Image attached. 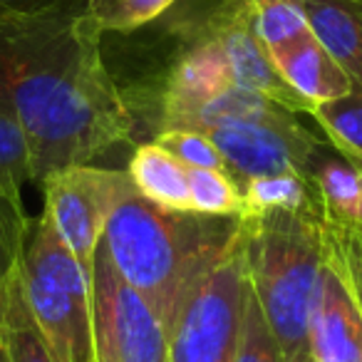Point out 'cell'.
<instances>
[{
	"mask_svg": "<svg viewBox=\"0 0 362 362\" xmlns=\"http://www.w3.org/2000/svg\"><path fill=\"white\" fill-rule=\"evenodd\" d=\"M102 35L85 0L0 8V105L28 136L33 181L90 164L134 132L124 90L102 55Z\"/></svg>",
	"mask_w": 362,
	"mask_h": 362,
	"instance_id": "1",
	"label": "cell"
},
{
	"mask_svg": "<svg viewBox=\"0 0 362 362\" xmlns=\"http://www.w3.org/2000/svg\"><path fill=\"white\" fill-rule=\"evenodd\" d=\"M238 233L241 216L166 209L136 192L107 218L100 246L171 335L187 298L226 256Z\"/></svg>",
	"mask_w": 362,
	"mask_h": 362,
	"instance_id": "2",
	"label": "cell"
},
{
	"mask_svg": "<svg viewBox=\"0 0 362 362\" xmlns=\"http://www.w3.org/2000/svg\"><path fill=\"white\" fill-rule=\"evenodd\" d=\"M320 206L241 216L248 281L283 357L308 347V322L325 268Z\"/></svg>",
	"mask_w": 362,
	"mask_h": 362,
	"instance_id": "3",
	"label": "cell"
},
{
	"mask_svg": "<svg viewBox=\"0 0 362 362\" xmlns=\"http://www.w3.org/2000/svg\"><path fill=\"white\" fill-rule=\"evenodd\" d=\"M23 291L55 362H95L92 268L65 246L50 218H30L23 246Z\"/></svg>",
	"mask_w": 362,
	"mask_h": 362,
	"instance_id": "4",
	"label": "cell"
},
{
	"mask_svg": "<svg viewBox=\"0 0 362 362\" xmlns=\"http://www.w3.org/2000/svg\"><path fill=\"white\" fill-rule=\"evenodd\" d=\"M251 281L243 223L226 256L192 291L169 335V362H233Z\"/></svg>",
	"mask_w": 362,
	"mask_h": 362,
	"instance_id": "5",
	"label": "cell"
},
{
	"mask_svg": "<svg viewBox=\"0 0 362 362\" xmlns=\"http://www.w3.org/2000/svg\"><path fill=\"white\" fill-rule=\"evenodd\" d=\"M92 342L95 362H169L164 322L102 246L92 258Z\"/></svg>",
	"mask_w": 362,
	"mask_h": 362,
	"instance_id": "6",
	"label": "cell"
},
{
	"mask_svg": "<svg viewBox=\"0 0 362 362\" xmlns=\"http://www.w3.org/2000/svg\"><path fill=\"white\" fill-rule=\"evenodd\" d=\"M45 192V216L65 246L92 268L107 218L132 194L129 171L75 164L57 169L40 181Z\"/></svg>",
	"mask_w": 362,
	"mask_h": 362,
	"instance_id": "7",
	"label": "cell"
},
{
	"mask_svg": "<svg viewBox=\"0 0 362 362\" xmlns=\"http://www.w3.org/2000/svg\"><path fill=\"white\" fill-rule=\"evenodd\" d=\"M197 132L214 141L226 161V174L238 189L258 176L305 174L308 159L322 141L305 129L291 110L253 119L218 122Z\"/></svg>",
	"mask_w": 362,
	"mask_h": 362,
	"instance_id": "8",
	"label": "cell"
},
{
	"mask_svg": "<svg viewBox=\"0 0 362 362\" xmlns=\"http://www.w3.org/2000/svg\"><path fill=\"white\" fill-rule=\"evenodd\" d=\"M194 33L214 47L238 85L268 97L296 115L313 112V107L283 80L278 67L273 65L271 52L256 30L251 0H221L194 28Z\"/></svg>",
	"mask_w": 362,
	"mask_h": 362,
	"instance_id": "9",
	"label": "cell"
},
{
	"mask_svg": "<svg viewBox=\"0 0 362 362\" xmlns=\"http://www.w3.org/2000/svg\"><path fill=\"white\" fill-rule=\"evenodd\" d=\"M313 362H362V310L325 263L308 322Z\"/></svg>",
	"mask_w": 362,
	"mask_h": 362,
	"instance_id": "10",
	"label": "cell"
},
{
	"mask_svg": "<svg viewBox=\"0 0 362 362\" xmlns=\"http://www.w3.org/2000/svg\"><path fill=\"white\" fill-rule=\"evenodd\" d=\"M271 57L283 80L310 107L345 97L347 92L355 90L345 67L327 52V47L313 35V30L278 47L276 52H271Z\"/></svg>",
	"mask_w": 362,
	"mask_h": 362,
	"instance_id": "11",
	"label": "cell"
},
{
	"mask_svg": "<svg viewBox=\"0 0 362 362\" xmlns=\"http://www.w3.org/2000/svg\"><path fill=\"white\" fill-rule=\"evenodd\" d=\"M313 35L362 90V0H296Z\"/></svg>",
	"mask_w": 362,
	"mask_h": 362,
	"instance_id": "12",
	"label": "cell"
},
{
	"mask_svg": "<svg viewBox=\"0 0 362 362\" xmlns=\"http://www.w3.org/2000/svg\"><path fill=\"white\" fill-rule=\"evenodd\" d=\"M305 176L310 181L322 216L342 221H362V171L322 139L308 159Z\"/></svg>",
	"mask_w": 362,
	"mask_h": 362,
	"instance_id": "13",
	"label": "cell"
},
{
	"mask_svg": "<svg viewBox=\"0 0 362 362\" xmlns=\"http://www.w3.org/2000/svg\"><path fill=\"white\" fill-rule=\"evenodd\" d=\"M127 171L134 181L136 192L144 199L166 209L192 211L189 166L161 149L156 141H141L132 154Z\"/></svg>",
	"mask_w": 362,
	"mask_h": 362,
	"instance_id": "14",
	"label": "cell"
},
{
	"mask_svg": "<svg viewBox=\"0 0 362 362\" xmlns=\"http://www.w3.org/2000/svg\"><path fill=\"white\" fill-rule=\"evenodd\" d=\"M0 340L6 345L11 362H55L50 345H47L45 335L40 332L30 313V305H28L25 291H23V268L13 278L11 291H8Z\"/></svg>",
	"mask_w": 362,
	"mask_h": 362,
	"instance_id": "15",
	"label": "cell"
},
{
	"mask_svg": "<svg viewBox=\"0 0 362 362\" xmlns=\"http://www.w3.org/2000/svg\"><path fill=\"white\" fill-rule=\"evenodd\" d=\"M325 263L345 283L362 310V221L322 216L320 221Z\"/></svg>",
	"mask_w": 362,
	"mask_h": 362,
	"instance_id": "16",
	"label": "cell"
},
{
	"mask_svg": "<svg viewBox=\"0 0 362 362\" xmlns=\"http://www.w3.org/2000/svg\"><path fill=\"white\" fill-rule=\"evenodd\" d=\"M310 117L345 159L362 166V90H352L345 97L315 105Z\"/></svg>",
	"mask_w": 362,
	"mask_h": 362,
	"instance_id": "17",
	"label": "cell"
},
{
	"mask_svg": "<svg viewBox=\"0 0 362 362\" xmlns=\"http://www.w3.org/2000/svg\"><path fill=\"white\" fill-rule=\"evenodd\" d=\"M241 216L273 211V209H308L317 206L310 181L305 174L258 176L241 187Z\"/></svg>",
	"mask_w": 362,
	"mask_h": 362,
	"instance_id": "18",
	"label": "cell"
},
{
	"mask_svg": "<svg viewBox=\"0 0 362 362\" xmlns=\"http://www.w3.org/2000/svg\"><path fill=\"white\" fill-rule=\"evenodd\" d=\"M33 179L30 144L21 122L0 105V197L23 202V184Z\"/></svg>",
	"mask_w": 362,
	"mask_h": 362,
	"instance_id": "19",
	"label": "cell"
},
{
	"mask_svg": "<svg viewBox=\"0 0 362 362\" xmlns=\"http://www.w3.org/2000/svg\"><path fill=\"white\" fill-rule=\"evenodd\" d=\"M30 226L23 202L0 197V335H3V310H6L8 291L23 263V246Z\"/></svg>",
	"mask_w": 362,
	"mask_h": 362,
	"instance_id": "20",
	"label": "cell"
},
{
	"mask_svg": "<svg viewBox=\"0 0 362 362\" xmlns=\"http://www.w3.org/2000/svg\"><path fill=\"white\" fill-rule=\"evenodd\" d=\"M189 197L192 211L209 216H241V189L221 169L189 166Z\"/></svg>",
	"mask_w": 362,
	"mask_h": 362,
	"instance_id": "21",
	"label": "cell"
},
{
	"mask_svg": "<svg viewBox=\"0 0 362 362\" xmlns=\"http://www.w3.org/2000/svg\"><path fill=\"white\" fill-rule=\"evenodd\" d=\"M176 0H85L102 33H132L161 18Z\"/></svg>",
	"mask_w": 362,
	"mask_h": 362,
	"instance_id": "22",
	"label": "cell"
},
{
	"mask_svg": "<svg viewBox=\"0 0 362 362\" xmlns=\"http://www.w3.org/2000/svg\"><path fill=\"white\" fill-rule=\"evenodd\" d=\"M251 3L256 30L266 42L268 52H276L278 47L310 33L305 13L296 0H251Z\"/></svg>",
	"mask_w": 362,
	"mask_h": 362,
	"instance_id": "23",
	"label": "cell"
},
{
	"mask_svg": "<svg viewBox=\"0 0 362 362\" xmlns=\"http://www.w3.org/2000/svg\"><path fill=\"white\" fill-rule=\"evenodd\" d=\"M233 362H286L281 345H278L276 335H273L271 325H268L266 315H263V308L258 303L253 288L248 293L241 337H238V350Z\"/></svg>",
	"mask_w": 362,
	"mask_h": 362,
	"instance_id": "24",
	"label": "cell"
},
{
	"mask_svg": "<svg viewBox=\"0 0 362 362\" xmlns=\"http://www.w3.org/2000/svg\"><path fill=\"white\" fill-rule=\"evenodd\" d=\"M156 144L161 149H166L169 154H174L179 161H184L187 166H204V169H221L226 171V161L218 154V149L214 146V141L209 136L199 134V132L189 129H169L154 134Z\"/></svg>",
	"mask_w": 362,
	"mask_h": 362,
	"instance_id": "25",
	"label": "cell"
},
{
	"mask_svg": "<svg viewBox=\"0 0 362 362\" xmlns=\"http://www.w3.org/2000/svg\"><path fill=\"white\" fill-rule=\"evenodd\" d=\"M60 0H0L3 8H11V11H37V8L55 6Z\"/></svg>",
	"mask_w": 362,
	"mask_h": 362,
	"instance_id": "26",
	"label": "cell"
},
{
	"mask_svg": "<svg viewBox=\"0 0 362 362\" xmlns=\"http://www.w3.org/2000/svg\"><path fill=\"white\" fill-rule=\"evenodd\" d=\"M288 362H313V357H310V350H308V347H305V350H300V352H298L296 357H293V360H288Z\"/></svg>",
	"mask_w": 362,
	"mask_h": 362,
	"instance_id": "27",
	"label": "cell"
},
{
	"mask_svg": "<svg viewBox=\"0 0 362 362\" xmlns=\"http://www.w3.org/2000/svg\"><path fill=\"white\" fill-rule=\"evenodd\" d=\"M0 362H11L8 360V350H6V345H3V340H0Z\"/></svg>",
	"mask_w": 362,
	"mask_h": 362,
	"instance_id": "28",
	"label": "cell"
},
{
	"mask_svg": "<svg viewBox=\"0 0 362 362\" xmlns=\"http://www.w3.org/2000/svg\"><path fill=\"white\" fill-rule=\"evenodd\" d=\"M360 171H362V166H360Z\"/></svg>",
	"mask_w": 362,
	"mask_h": 362,
	"instance_id": "29",
	"label": "cell"
},
{
	"mask_svg": "<svg viewBox=\"0 0 362 362\" xmlns=\"http://www.w3.org/2000/svg\"><path fill=\"white\" fill-rule=\"evenodd\" d=\"M0 8H3V6H0Z\"/></svg>",
	"mask_w": 362,
	"mask_h": 362,
	"instance_id": "30",
	"label": "cell"
}]
</instances>
